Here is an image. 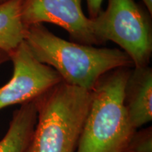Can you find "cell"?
<instances>
[{"label":"cell","instance_id":"1","mask_svg":"<svg viewBox=\"0 0 152 152\" xmlns=\"http://www.w3.org/2000/svg\"><path fill=\"white\" fill-rule=\"evenodd\" d=\"M24 42L36 59L54 69L64 83L88 91L108 72L133 67L132 60L121 49L65 40L42 24L28 26Z\"/></svg>","mask_w":152,"mask_h":152},{"label":"cell","instance_id":"2","mask_svg":"<svg viewBox=\"0 0 152 152\" xmlns=\"http://www.w3.org/2000/svg\"><path fill=\"white\" fill-rule=\"evenodd\" d=\"M130 68H118L99 79L75 152H121L136 130L124 106V88Z\"/></svg>","mask_w":152,"mask_h":152},{"label":"cell","instance_id":"3","mask_svg":"<svg viewBox=\"0 0 152 152\" xmlns=\"http://www.w3.org/2000/svg\"><path fill=\"white\" fill-rule=\"evenodd\" d=\"M34 101L37 123L26 152H75L91 91L61 81Z\"/></svg>","mask_w":152,"mask_h":152},{"label":"cell","instance_id":"4","mask_svg":"<svg viewBox=\"0 0 152 152\" xmlns=\"http://www.w3.org/2000/svg\"><path fill=\"white\" fill-rule=\"evenodd\" d=\"M91 20L97 45L113 42L130 57L133 67L149 66L152 54L151 18L134 0H108L106 10Z\"/></svg>","mask_w":152,"mask_h":152},{"label":"cell","instance_id":"5","mask_svg":"<svg viewBox=\"0 0 152 152\" xmlns=\"http://www.w3.org/2000/svg\"><path fill=\"white\" fill-rule=\"evenodd\" d=\"M9 56L14 70L10 80L0 87V110L34 101L63 81L54 69L36 59L24 42Z\"/></svg>","mask_w":152,"mask_h":152},{"label":"cell","instance_id":"6","mask_svg":"<svg viewBox=\"0 0 152 152\" xmlns=\"http://www.w3.org/2000/svg\"><path fill=\"white\" fill-rule=\"evenodd\" d=\"M22 18L27 27L50 23L64 28L71 42L97 45L93 35L92 20L82 9V0H24Z\"/></svg>","mask_w":152,"mask_h":152},{"label":"cell","instance_id":"7","mask_svg":"<svg viewBox=\"0 0 152 152\" xmlns=\"http://www.w3.org/2000/svg\"><path fill=\"white\" fill-rule=\"evenodd\" d=\"M124 106L134 130L152 120V69L149 66L133 67L124 88Z\"/></svg>","mask_w":152,"mask_h":152},{"label":"cell","instance_id":"8","mask_svg":"<svg viewBox=\"0 0 152 152\" xmlns=\"http://www.w3.org/2000/svg\"><path fill=\"white\" fill-rule=\"evenodd\" d=\"M37 118L35 101L20 104L13 113L7 133L0 140V152H26Z\"/></svg>","mask_w":152,"mask_h":152},{"label":"cell","instance_id":"9","mask_svg":"<svg viewBox=\"0 0 152 152\" xmlns=\"http://www.w3.org/2000/svg\"><path fill=\"white\" fill-rule=\"evenodd\" d=\"M24 0H8L0 4V49L10 55L26 37L28 27L22 18Z\"/></svg>","mask_w":152,"mask_h":152},{"label":"cell","instance_id":"10","mask_svg":"<svg viewBox=\"0 0 152 152\" xmlns=\"http://www.w3.org/2000/svg\"><path fill=\"white\" fill-rule=\"evenodd\" d=\"M104 0H86L89 18H94L102 11V4Z\"/></svg>","mask_w":152,"mask_h":152},{"label":"cell","instance_id":"11","mask_svg":"<svg viewBox=\"0 0 152 152\" xmlns=\"http://www.w3.org/2000/svg\"><path fill=\"white\" fill-rule=\"evenodd\" d=\"M10 61V56L7 52H4L0 49V66H1L4 63Z\"/></svg>","mask_w":152,"mask_h":152},{"label":"cell","instance_id":"12","mask_svg":"<svg viewBox=\"0 0 152 152\" xmlns=\"http://www.w3.org/2000/svg\"><path fill=\"white\" fill-rule=\"evenodd\" d=\"M142 2L144 3V4L145 5L146 8L147 9L148 11H149V14L152 15V0H142Z\"/></svg>","mask_w":152,"mask_h":152},{"label":"cell","instance_id":"13","mask_svg":"<svg viewBox=\"0 0 152 152\" xmlns=\"http://www.w3.org/2000/svg\"><path fill=\"white\" fill-rule=\"evenodd\" d=\"M7 1H8V0H0V4H2Z\"/></svg>","mask_w":152,"mask_h":152},{"label":"cell","instance_id":"14","mask_svg":"<svg viewBox=\"0 0 152 152\" xmlns=\"http://www.w3.org/2000/svg\"><path fill=\"white\" fill-rule=\"evenodd\" d=\"M121 152H131V151H128V150H127L126 149H125L124 150H123V151H122Z\"/></svg>","mask_w":152,"mask_h":152}]
</instances>
